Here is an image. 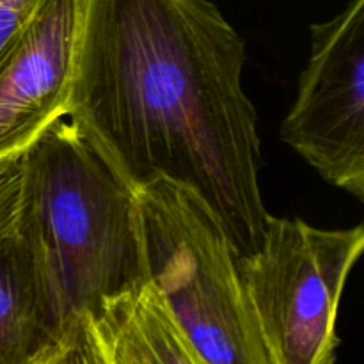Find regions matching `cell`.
Here are the masks:
<instances>
[{"instance_id": "9", "label": "cell", "mask_w": 364, "mask_h": 364, "mask_svg": "<svg viewBox=\"0 0 364 364\" xmlns=\"http://www.w3.org/2000/svg\"><path fill=\"white\" fill-rule=\"evenodd\" d=\"M32 364H110L91 313H80L55 345Z\"/></svg>"}, {"instance_id": "5", "label": "cell", "mask_w": 364, "mask_h": 364, "mask_svg": "<svg viewBox=\"0 0 364 364\" xmlns=\"http://www.w3.org/2000/svg\"><path fill=\"white\" fill-rule=\"evenodd\" d=\"M279 134L327 183L364 198V0L311 25V53Z\"/></svg>"}, {"instance_id": "7", "label": "cell", "mask_w": 364, "mask_h": 364, "mask_svg": "<svg viewBox=\"0 0 364 364\" xmlns=\"http://www.w3.org/2000/svg\"><path fill=\"white\" fill-rule=\"evenodd\" d=\"M68 326L34 242L18 219L13 233L0 242V364H32Z\"/></svg>"}, {"instance_id": "12", "label": "cell", "mask_w": 364, "mask_h": 364, "mask_svg": "<svg viewBox=\"0 0 364 364\" xmlns=\"http://www.w3.org/2000/svg\"><path fill=\"white\" fill-rule=\"evenodd\" d=\"M109 361H110V359H109ZM110 364H117V363H112V361H110Z\"/></svg>"}, {"instance_id": "10", "label": "cell", "mask_w": 364, "mask_h": 364, "mask_svg": "<svg viewBox=\"0 0 364 364\" xmlns=\"http://www.w3.org/2000/svg\"><path fill=\"white\" fill-rule=\"evenodd\" d=\"M23 191V159H7L0 162V242L13 233L21 212Z\"/></svg>"}, {"instance_id": "11", "label": "cell", "mask_w": 364, "mask_h": 364, "mask_svg": "<svg viewBox=\"0 0 364 364\" xmlns=\"http://www.w3.org/2000/svg\"><path fill=\"white\" fill-rule=\"evenodd\" d=\"M39 0H0V55L23 28Z\"/></svg>"}, {"instance_id": "1", "label": "cell", "mask_w": 364, "mask_h": 364, "mask_svg": "<svg viewBox=\"0 0 364 364\" xmlns=\"http://www.w3.org/2000/svg\"><path fill=\"white\" fill-rule=\"evenodd\" d=\"M245 59L210 0H85L66 109L137 191L166 180L198 196L238 256L258 251L269 215Z\"/></svg>"}, {"instance_id": "4", "label": "cell", "mask_w": 364, "mask_h": 364, "mask_svg": "<svg viewBox=\"0 0 364 364\" xmlns=\"http://www.w3.org/2000/svg\"><path fill=\"white\" fill-rule=\"evenodd\" d=\"M363 249V226L267 215L258 251L237 267L270 364H336L340 301Z\"/></svg>"}, {"instance_id": "2", "label": "cell", "mask_w": 364, "mask_h": 364, "mask_svg": "<svg viewBox=\"0 0 364 364\" xmlns=\"http://www.w3.org/2000/svg\"><path fill=\"white\" fill-rule=\"evenodd\" d=\"M21 159L20 224L66 322L148 283L137 188L78 124L59 117Z\"/></svg>"}, {"instance_id": "8", "label": "cell", "mask_w": 364, "mask_h": 364, "mask_svg": "<svg viewBox=\"0 0 364 364\" xmlns=\"http://www.w3.org/2000/svg\"><path fill=\"white\" fill-rule=\"evenodd\" d=\"M107 355L117 364H203L151 281L92 313Z\"/></svg>"}, {"instance_id": "6", "label": "cell", "mask_w": 364, "mask_h": 364, "mask_svg": "<svg viewBox=\"0 0 364 364\" xmlns=\"http://www.w3.org/2000/svg\"><path fill=\"white\" fill-rule=\"evenodd\" d=\"M85 0H39L0 55V162L66 117Z\"/></svg>"}, {"instance_id": "3", "label": "cell", "mask_w": 364, "mask_h": 364, "mask_svg": "<svg viewBox=\"0 0 364 364\" xmlns=\"http://www.w3.org/2000/svg\"><path fill=\"white\" fill-rule=\"evenodd\" d=\"M137 198L149 281L203 364H270L238 255L212 210L166 180L139 188Z\"/></svg>"}]
</instances>
